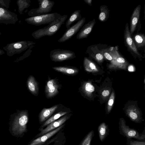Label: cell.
Instances as JSON below:
<instances>
[{"label":"cell","instance_id":"6da1fadb","mask_svg":"<svg viewBox=\"0 0 145 145\" xmlns=\"http://www.w3.org/2000/svg\"><path fill=\"white\" fill-rule=\"evenodd\" d=\"M9 131L13 136L22 137L27 131V124L29 114L27 110H17L16 112L10 115Z\"/></svg>","mask_w":145,"mask_h":145},{"label":"cell","instance_id":"7a4b0ae2","mask_svg":"<svg viewBox=\"0 0 145 145\" xmlns=\"http://www.w3.org/2000/svg\"><path fill=\"white\" fill-rule=\"evenodd\" d=\"M68 15H64L54 21L43 28L35 31L32 34L33 36L36 39H39L46 36H51L56 33L61 26L65 23Z\"/></svg>","mask_w":145,"mask_h":145},{"label":"cell","instance_id":"3957f363","mask_svg":"<svg viewBox=\"0 0 145 145\" xmlns=\"http://www.w3.org/2000/svg\"><path fill=\"white\" fill-rule=\"evenodd\" d=\"M119 129L120 134L127 138H134L140 140L145 139L144 134H140L135 129L130 128L126 125L125 121L123 119L120 120Z\"/></svg>","mask_w":145,"mask_h":145},{"label":"cell","instance_id":"277c9868","mask_svg":"<svg viewBox=\"0 0 145 145\" xmlns=\"http://www.w3.org/2000/svg\"><path fill=\"white\" fill-rule=\"evenodd\" d=\"M57 12L32 17L28 20L29 23L36 26L49 24L61 16Z\"/></svg>","mask_w":145,"mask_h":145},{"label":"cell","instance_id":"5b68a950","mask_svg":"<svg viewBox=\"0 0 145 145\" xmlns=\"http://www.w3.org/2000/svg\"><path fill=\"white\" fill-rule=\"evenodd\" d=\"M50 57L53 61L61 62L74 59L76 56L74 52L70 50L57 49L50 51Z\"/></svg>","mask_w":145,"mask_h":145},{"label":"cell","instance_id":"8992f818","mask_svg":"<svg viewBox=\"0 0 145 145\" xmlns=\"http://www.w3.org/2000/svg\"><path fill=\"white\" fill-rule=\"evenodd\" d=\"M39 7L32 9L29 14L33 17L47 14L51 11L55 2L50 0H37Z\"/></svg>","mask_w":145,"mask_h":145},{"label":"cell","instance_id":"52a82bcc","mask_svg":"<svg viewBox=\"0 0 145 145\" xmlns=\"http://www.w3.org/2000/svg\"><path fill=\"white\" fill-rule=\"evenodd\" d=\"M58 80L56 78L48 79L44 89V92L47 98H53L59 93V90L61 88V85L59 84Z\"/></svg>","mask_w":145,"mask_h":145},{"label":"cell","instance_id":"ba28073f","mask_svg":"<svg viewBox=\"0 0 145 145\" xmlns=\"http://www.w3.org/2000/svg\"><path fill=\"white\" fill-rule=\"evenodd\" d=\"M85 21L86 18H82L69 29H67L63 35L58 40V42H63L70 39L79 31Z\"/></svg>","mask_w":145,"mask_h":145},{"label":"cell","instance_id":"9c48e42d","mask_svg":"<svg viewBox=\"0 0 145 145\" xmlns=\"http://www.w3.org/2000/svg\"><path fill=\"white\" fill-rule=\"evenodd\" d=\"M69 118V116L66 115L51 123L47 125L45 128L40 130V132L36 136L35 138L41 136L63 125Z\"/></svg>","mask_w":145,"mask_h":145},{"label":"cell","instance_id":"30bf717a","mask_svg":"<svg viewBox=\"0 0 145 145\" xmlns=\"http://www.w3.org/2000/svg\"><path fill=\"white\" fill-rule=\"evenodd\" d=\"M64 125V124H63L52 131L32 140L28 145H42L44 144L46 141L61 130Z\"/></svg>","mask_w":145,"mask_h":145},{"label":"cell","instance_id":"8fae6325","mask_svg":"<svg viewBox=\"0 0 145 145\" xmlns=\"http://www.w3.org/2000/svg\"><path fill=\"white\" fill-rule=\"evenodd\" d=\"M124 39L127 47L137 55L139 54L134 40L132 38L130 30L129 29L128 24H126L124 32Z\"/></svg>","mask_w":145,"mask_h":145},{"label":"cell","instance_id":"7c38bea8","mask_svg":"<svg viewBox=\"0 0 145 145\" xmlns=\"http://www.w3.org/2000/svg\"><path fill=\"white\" fill-rule=\"evenodd\" d=\"M95 22L94 19L84 25L77 34L76 38L81 39L87 38L91 32Z\"/></svg>","mask_w":145,"mask_h":145},{"label":"cell","instance_id":"4fadbf2b","mask_svg":"<svg viewBox=\"0 0 145 145\" xmlns=\"http://www.w3.org/2000/svg\"><path fill=\"white\" fill-rule=\"evenodd\" d=\"M141 6L139 5L134 9L131 15L130 22V31L132 34L135 30L140 18Z\"/></svg>","mask_w":145,"mask_h":145},{"label":"cell","instance_id":"5bb4252c","mask_svg":"<svg viewBox=\"0 0 145 145\" xmlns=\"http://www.w3.org/2000/svg\"><path fill=\"white\" fill-rule=\"evenodd\" d=\"M26 84L29 91L34 96H37L39 92V84L35 77L30 75L27 78Z\"/></svg>","mask_w":145,"mask_h":145},{"label":"cell","instance_id":"9a60e30c","mask_svg":"<svg viewBox=\"0 0 145 145\" xmlns=\"http://www.w3.org/2000/svg\"><path fill=\"white\" fill-rule=\"evenodd\" d=\"M59 105H55L49 108H43L39 115V119L40 123L45 122L57 110Z\"/></svg>","mask_w":145,"mask_h":145},{"label":"cell","instance_id":"2e32d148","mask_svg":"<svg viewBox=\"0 0 145 145\" xmlns=\"http://www.w3.org/2000/svg\"><path fill=\"white\" fill-rule=\"evenodd\" d=\"M54 70L63 74L70 76H75L79 72L78 69L76 67L71 66H59L52 67Z\"/></svg>","mask_w":145,"mask_h":145},{"label":"cell","instance_id":"e0dca14e","mask_svg":"<svg viewBox=\"0 0 145 145\" xmlns=\"http://www.w3.org/2000/svg\"><path fill=\"white\" fill-rule=\"evenodd\" d=\"M117 47H112L109 48L103 49L101 52L103 57L109 60H111L116 58L119 54Z\"/></svg>","mask_w":145,"mask_h":145},{"label":"cell","instance_id":"ac0fdd59","mask_svg":"<svg viewBox=\"0 0 145 145\" xmlns=\"http://www.w3.org/2000/svg\"><path fill=\"white\" fill-rule=\"evenodd\" d=\"M80 12V10H76L71 14L66 23L67 29L71 27L70 26L72 24L82 18Z\"/></svg>","mask_w":145,"mask_h":145},{"label":"cell","instance_id":"d6986e66","mask_svg":"<svg viewBox=\"0 0 145 145\" xmlns=\"http://www.w3.org/2000/svg\"><path fill=\"white\" fill-rule=\"evenodd\" d=\"M98 131L99 139L103 142L108 134V126L105 123H102L99 126Z\"/></svg>","mask_w":145,"mask_h":145},{"label":"cell","instance_id":"ffe728a7","mask_svg":"<svg viewBox=\"0 0 145 145\" xmlns=\"http://www.w3.org/2000/svg\"><path fill=\"white\" fill-rule=\"evenodd\" d=\"M68 112L67 111H61L53 115L44 122L42 124L40 128V130L43 129L45 126L57 120L60 117L67 113Z\"/></svg>","mask_w":145,"mask_h":145},{"label":"cell","instance_id":"44dd1931","mask_svg":"<svg viewBox=\"0 0 145 145\" xmlns=\"http://www.w3.org/2000/svg\"><path fill=\"white\" fill-rule=\"evenodd\" d=\"M100 10V12L98 17L99 20L102 22L106 21L108 18L110 11L107 6L105 5L101 6Z\"/></svg>","mask_w":145,"mask_h":145},{"label":"cell","instance_id":"7402d4cb","mask_svg":"<svg viewBox=\"0 0 145 145\" xmlns=\"http://www.w3.org/2000/svg\"><path fill=\"white\" fill-rule=\"evenodd\" d=\"M134 39L137 47H141L145 46V36L144 34L135 35L134 36Z\"/></svg>","mask_w":145,"mask_h":145},{"label":"cell","instance_id":"603a6c76","mask_svg":"<svg viewBox=\"0 0 145 145\" xmlns=\"http://www.w3.org/2000/svg\"><path fill=\"white\" fill-rule=\"evenodd\" d=\"M94 135V132L92 130L86 135L80 145H91V140Z\"/></svg>","mask_w":145,"mask_h":145},{"label":"cell","instance_id":"cb8c5ba5","mask_svg":"<svg viewBox=\"0 0 145 145\" xmlns=\"http://www.w3.org/2000/svg\"><path fill=\"white\" fill-rule=\"evenodd\" d=\"M127 145H145V142L135 140L131 138H127Z\"/></svg>","mask_w":145,"mask_h":145},{"label":"cell","instance_id":"d4e9b609","mask_svg":"<svg viewBox=\"0 0 145 145\" xmlns=\"http://www.w3.org/2000/svg\"><path fill=\"white\" fill-rule=\"evenodd\" d=\"M85 89L86 91L91 92L94 90V87L89 83H87L85 85Z\"/></svg>","mask_w":145,"mask_h":145},{"label":"cell","instance_id":"484cf974","mask_svg":"<svg viewBox=\"0 0 145 145\" xmlns=\"http://www.w3.org/2000/svg\"><path fill=\"white\" fill-rule=\"evenodd\" d=\"M114 59H115V61L117 63L122 64L125 62V59L123 57H120V55Z\"/></svg>","mask_w":145,"mask_h":145},{"label":"cell","instance_id":"4316f807","mask_svg":"<svg viewBox=\"0 0 145 145\" xmlns=\"http://www.w3.org/2000/svg\"><path fill=\"white\" fill-rule=\"evenodd\" d=\"M95 57L97 60L99 61L103 60V56L101 52L97 54Z\"/></svg>","mask_w":145,"mask_h":145},{"label":"cell","instance_id":"83f0119b","mask_svg":"<svg viewBox=\"0 0 145 145\" xmlns=\"http://www.w3.org/2000/svg\"><path fill=\"white\" fill-rule=\"evenodd\" d=\"M109 91L108 90H105L103 91L102 95L103 96L106 97L109 94Z\"/></svg>","mask_w":145,"mask_h":145},{"label":"cell","instance_id":"f1b7e54d","mask_svg":"<svg viewBox=\"0 0 145 145\" xmlns=\"http://www.w3.org/2000/svg\"><path fill=\"white\" fill-rule=\"evenodd\" d=\"M14 47L16 48H20L22 47V45L20 43L15 44L14 45Z\"/></svg>","mask_w":145,"mask_h":145},{"label":"cell","instance_id":"f546056e","mask_svg":"<svg viewBox=\"0 0 145 145\" xmlns=\"http://www.w3.org/2000/svg\"><path fill=\"white\" fill-rule=\"evenodd\" d=\"M84 1L89 5H92V0H84Z\"/></svg>","mask_w":145,"mask_h":145},{"label":"cell","instance_id":"4dcf8cb0","mask_svg":"<svg viewBox=\"0 0 145 145\" xmlns=\"http://www.w3.org/2000/svg\"><path fill=\"white\" fill-rule=\"evenodd\" d=\"M114 103V100L113 99H110L108 102V105L110 106H112Z\"/></svg>","mask_w":145,"mask_h":145},{"label":"cell","instance_id":"1f68e13d","mask_svg":"<svg viewBox=\"0 0 145 145\" xmlns=\"http://www.w3.org/2000/svg\"><path fill=\"white\" fill-rule=\"evenodd\" d=\"M128 70L129 71H134L133 67L132 65L129 66L128 68Z\"/></svg>","mask_w":145,"mask_h":145},{"label":"cell","instance_id":"d6a6232c","mask_svg":"<svg viewBox=\"0 0 145 145\" xmlns=\"http://www.w3.org/2000/svg\"><path fill=\"white\" fill-rule=\"evenodd\" d=\"M4 13V10L2 8H0V16L3 15Z\"/></svg>","mask_w":145,"mask_h":145},{"label":"cell","instance_id":"836d02e7","mask_svg":"<svg viewBox=\"0 0 145 145\" xmlns=\"http://www.w3.org/2000/svg\"><path fill=\"white\" fill-rule=\"evenodd\" d=\"M59 143L57 142H56V143H55L53 145H61V144H59Z\"/></svg>","mask_w":145,"mask_h":145}]
</instances>
